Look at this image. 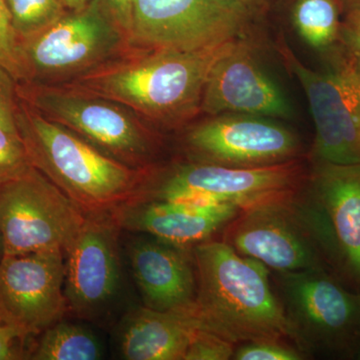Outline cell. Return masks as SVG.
Here are the masks:
<instances>
[{
	"mask_svg": "<svg viewBox=\"0 0 360 360\" xmlns=\"http://www.w3.org/2000/svg\"><path fill=\"white\" fill-rule=\"evenodd\" d=\"M231 41L198 51L129 47L63 84L122 104L144 122L180 127L200 112L210 68Z\"/></svg>",
	"mask_w": 360,
	"mask_h": 360,
	"instance_id": "1",
	"label": "cell"
},
{
	"mask_svg": "<svg viewBox=\"0 0 360 360\" xmlns=\"http://www.w3.org/2000/svg\"><path fill=\"white\" fill-rule=\"evenodd\" d=\"M193 253L196 309L206 328L234 345L290 338L283 305L264 264L239 255L224 241H205L193 246Z\"/></svg>",
	"mask_w": 360,
	"mask_h": 360,
	"instance_id": "2",
	"label": "cell"
},
{
	"mask_svg": "<svg viewBox=\"0 0 360 360\" xmlns=\"http://www.w3.org/2000/svg\"><path fill=\"white\" fill-rule=\"evenodd\" d=\"M16 122L32 167L84 212H108L137 200L153 174L105 155L20 97Z\"/></svg>",
	"mask_w": 360,
	"mask_h": 360,
	"instance_id": "3",
	"label": "cell"
},
{
	"mask_svg": "<svg viewBox=\"0 0 360 360\" xmlns=\"http://www.w3.org/2000/svg\"><path fill=\"white\" fill-rule=\"evenodd\" d=\"M18 96L51 122L137 169H153L160 134L122 104L65 84H21Z\"/></svg>",
	"mask_w": 360,
	"mask_h": 360,
	"instance_id": "4",
	"label": "cell"
},
{
	"mask_svg": "<svg viewBox=\"0 0 360 360\" xmlns=\"http://www.w3.org/2000/svg\"><path fill=\"white\" fill-rule=\"evenodd\" d=\"M20 41L25 84L47 85L70 82L130 47L129 35L101 0L66 13Z\"/></svg>",
	"mask_w": 360,
	"mask_h": 360,
	"instance_id": "5",
	"label": "cell"
},
{
	"mask_svg": "<svg viewBox=\"0 0 360 360\" xmlns=\"http://www.w3.org/2000/svg\"><path fill=\"white\" fill-rule=\"evenodd\" d=\"M274 283L288 338L303 354L352 355L360 340V293L328 269L276 272Z\"/></svg>",
	"mask_w": 360,
	"mask_h": 360,
	"instance_id": "6",
	"label": "cell"
},
{
	"mask_svg": "<svg viewBox=\"0 0 360 360\" xmlns=\"http://www.w3.org/2000/svg\"><path fill=\"white\" fill-rule=\"evenodd\" d=\"M304 165L293 160L269 167L239 168L210 163H180L162 174L155 170L137 200L214 205L245 208L292 193L307 180Z\"/></svg>",
	"mask_w": 360,
	"mask_h": 360,
	"instance_id": "7",
	"label": "cell"
},
{
	"mask_svg": "<svg viewBox=\"0 0 360 360\" xmlns=\"http://www.w3.org/2000/svg\"><path fill=\"white\" fill-rule=\"evenodd\" d=\"M298 191L243 208L224 227V243L274 272L328 269Z\"/></svg>",
	"mask_w": 360,
	"mask_h": 360,
	"instance_id": "8",
	"label": "cell"
},
{
	"mask_svg": "<svg viewBox=\"0 0 360 360\" xmlns=\"http://www.w3.org/2000/svg\"><path fill=\"white\" fill-rule=\"evenodd\" d=\"M86 214L32 167L0 188L1 255L65 250Z\"/></svg>",
	"mask_w": 360,
	"mask_h": 360,
	"instance_id": "9",
	"label": "cell"
},
{
	"mask_svg": "<svg viewBox=\"0 0 360 360\" xmlns=\"http://www.w3.org/2000/svg\"><path fill=\"white\" fill-rule=\"evenodd\" d=\"M251 21L224 0H134L129 45L198 51L248 39Z\"/></svg>",
	"mask_w": 360,
	"mask_h": 360,
	"instance_id": "10",
	"label": "cell"
},
{
	"mask_svg": "<svg viewBox=\"0 0 360 360\" xmlns=\"http://www.w3.org/2000/svg\"><path fill=\"white\" fill-rule=\"evenodd\" d=\"M276 51L302 85L314 118V162L360 163V73L328 68L319 72L303 65L279 39Z\"/></svg>",
	"mask_w": 360,
	"mask_h": 360,
	"instance_id": "11",
	"label": "cell"
},
{
	"mask_svg": "<svg viewBox=\"0 0 360 360\" xmlns=\"http://www.w3.org/2000/svg\"><path fill=\"white\" fill-rule=\"evenodd\" d=\"M298 191L328 264L360 286V163L314 162Z\"/></svg>",
	"mask_w": 360,
	"mask_h": 360,
	"instance_id": "12",
	"label": "cell"
},
{
	"mask_svg": "<svg viewBox=\"0 0 360 360\" xmlns=\"http://www.w3.org/2000/svg\"><path fill=\"white\" fill-rule=\"evenodd\" d=\"M265 116L224 113L208 116L191 127L184 146L191 161L222 167H269L297 160V135Z\"/></svg>",
	"mask_w": 360,
	"mask_h": 360,
	"instance_id": "13",
	"label": "cell"
},
{
	"mask_svg": "<svg viewBox=\"0 0 360 360\" xmlns=\"http://www.w3.org/2000/svg\"><path fill=\"white\" fill-rule=\"evenodd\" d=\"M65 250L0 257V317L23 340L40 335L68 311Z\"/></svg>",
	"mask_w": 360,
	"mask_h": 360,
	"instance_id": "14",
	"label": "cell"
},
{
	"mask_svg": "<svg viewBox=\"0 0 360 360\" xmlns=\"http://www.w3.org/2000/svg\"><path fill=\"white\" fill-rule=\"evenodd\" d=\"M120 231L110 212L87 213L65 250L68 311L92 319L115 297L122 277Z\"/></svg>",
	"mask_w": 360,
	"mask_h": 360,
	"instance_id": "15",
	"label": "cell"
},
{
	"mask_svg": "<svg viewBox=\"0 0 360 360\" xmlns=\"http://www.w3.org/2000/svg\"><path fill=\"white\" fill-rule=\"evenodd\" d=\"M200 112L240 113L288 120L292 108L281 87L258 63L255 45L236 39L213 63L206 79Z\"/></svg>",
	"mask_w": 360,
	"mask_h": 360,
	"instance_id": "16",
	"label": "cell"
},
{
	"mask_svg": "<svg viewBox=\"0 0 360 360\" xmlns=\"http://www.w3.org/2000/svg\"><path fill=\"white\" fill-rule=\"evenodd\" d=\"M241 210L232 203L195 205L136 200L117 206L110 213L122 229L193 248L231 224Z\"/></svg>",
	"mask_w": 360,
	"mask_h": 360,
	"instance_id": "17",
	"label": "cell"
},
{
	"mask_svg": "<svg viewBox=\"0 0 360 360\" xmlns=\"http://www.w3.org/2000/svg\"><path fill=\"white\" fill-rule=\"evenodd\" d=\"M129 257L144 307L158 311L196 307L198 279L193 248L150 236L130 243Z\"/></svg>",
	"mask_w": 360,
	"mask_h": 360,
	"instance_id": "18",
	"label": "cell"
},
{
	"mask_svg": "<svg viewBox=\"0 0 360 360\" xmlns=\"http://www.w3.org/2000/svg\"><path fill=\"white\" fill-rule=\"evenodd\" d=\"M196 307L186 310L141 307L127 315L120 330V354L127 360H184L201 328Z\"/></svg>",
	"mask_w": 360,
	"mask_h": 360,
	"instance_id": "19",
	"label": "cell"
},
{
	"mask_svg": "<svg viewBox=\"0 0 360 360\" xmlns=\"http://www.w3.org/2000/svg\"><path fill=\"white\" fill-rule=\"evenodd\" d=\"M343 15L340 0H293L291 6V22L298 37L328 63L340 45Z\"/></svg>",
	"mask_w": 360,
	"mask_h": 360,
	"instance_id": "20",
	"label": "cell"
},
{
	"mask_svg": "<svg viewBox=\"0 0 360 360\" xmlns=\"http://www.w3.org/2000/svg\"><path fill=\"white\" fill-rule=\"evenodd\" d=\"M27 359L33 360H98L103 345L89 329L59 321L40 333Z\"/></svg>",
	"mask_w": 360,
	"mask_h": 360,
	"instance_id": "21",
	"label": "cell"
},
{
	"mask_svg": "<svg viewBox=\"0 0 360 360\" xmlns=\"http://www.w3.org/2000/svg\"><path fill=\"white\" fill-rule=\"evenodd\" d=\"M20 40L37 34L66 13L61 0H6Z\"/></svg>",
	"mask_w": 360,
	"mask_h": 360,
	"instance_id": "22",
	"label": "cell"
},
{
	"mask_svg": "<svg viewBox=\"0 0 360 360\" xmlns=\"http://www.w3.org/2000/svg\"><path fill=\"white\" fill-rule=\"evenodd\" d=\"M0 68L8 72L18 84H25L21 41L14 30L6 0H0Z\"/></svg>",
	"mask_w": 360,
	"mask_h": 360,
	"instance_id": "23",
	"label": "cell"
},
{
	"mask_svg": "<svg viewBox=\"0 0 360 360\" xmlns=\"http://www.w3.org/2000/svg\"><path fill=\"white\" fill-rule=\"evenodd\" d=\"M32 167L20 131L0 125V188Z\"/></svg>",
	"mask_w": 360,
	"mask_h": 360,
	"instance_id": "24",
	"label": "cell"
},
{
	"mask_svg": "<svg viewBox=\"0 0 360 360\" xmlns=\"http://www.w3.org/2000/svg\"><path fill=\"white\" fill-rule=\"evenodd\" d=\"M328 65L360 73V14L343 15L340 45Z\"/></svg>",
	"mask_w": 360,
	"mask_h": 360,
	"instance_id": "25",
	"label": "cell"
},
{
	"mask_svg": "<svg viewBox=\"0 0 360 360\" xmlns=\"http://www.w3.org/2000/svg\"><path fill=\"white\" fill-rule=\"evenodd\" d=\"M236 345L207 328H201L187 350L184 360H227L233 357Z\"/></svg>",
	"mask_w": 360,
	"mask_h": 360,
	"instance_id": "26",
	"label": "cell"
},
{
	"mask_svg": "<svg viewBox=\"0 0 360 360\" xmlns=\"http://www.w3.org/2000/svg\"><path fill=\"white\" fill-rule=\"evenodd\" d=\"M305 355L298 348L291 347L283 341L262 340L243 343L234 352L236 360H300Z\"/></svg>",
	"mask_w": 360,
	"mask_h": 360,
	"instance_id": "27",
	"label": "cell"
},
{
	"mask_svg": "<svg viewBox=\"0 0 360 360\" xmlns=\"http://www.w3.org/2000/svg\"><path fill=\"white\" fill-rule=\"evenodd\" d=\"M18 85L14 78L0 68V125L16 130L20 106Z\"/></svg>",
	"mask_w": 360,
	"mask_h": 360,
	"instance_id": "28",
	"label": "cell"
},
{
	"mask_svg": "<svg viewBox=\"0 0 360 360\" xmlns=\"http://www.w3.org/2000/svg\"><path fill=\"white\" fill-rule=\"evenodd\" d=\"M18 341H23L20 333L0 317V360L21 359L20 352L15 348Z\"/></svg>",
	"mask_w": 360,
	"mask_h": 360,
	"instance_id": "29",
	"label": "cell"
},
{
	"mask_svg": "<svg viewBox=\"0 0 360 360\" xmlns=\"http://www.w3.org/2000/svg\"><path fill=\"white\" fill-rule=\"evenodd\" d=\"M101 1L129 35L130 25H131L134 0H101Z\"/></svg>",
	"mask_w": 360,
	"mask_h": 360,
	"instance_id": "30",
	"label": "cell"
},
{
	"mask_svg": "<svg viewBox=\"0 0 360 360\" xmlns=\"http://www.w3.org/2000/svg\"><path fill=\"white\" fill-rule=\"evenodd\" d=\"M224 1L229 2L241 13L246 14L251 20H255L260 14L264 13L274 0H224Z\"/></svg>",
	"mask_w": 360,
	"mask_h": 360,
	"instance_id": "31",
	"label": "cell"
},
{
	"mask_svg": "<svg viewBox=\"0 0 360 360\" xmlns=\"http://www.w3.org/2000/svg\"><path fill=\"white\" fill-rule=\"evenodd\" d=\"M343 13L360 14V0H340Z\"/></svg>",
	"mask_w": 360,
	"mask_h": 360,
	"instance_id": "32",
	"label": "cell"
},
{
	"mask_svg": "<svg viewBox=\"0 0 360 360\" xmlns=\"http://www.w3.org/2000/svg\"><path fill=\"white\" fill-rule=\"evenodd\" d=\"M61 1L70 11H75V9L82 8V7L87 6L90 2L94 1V0H61Z\"/></svg>",
	"mask_w": 360,
	"mask_h": 360,
	"instance_id": "33",
	"label": "cell"
},
{
	"mask_svg": "<svg viewBox=\"0 0 360 360\" xmlns=\"http://www.w3.org/2000/svg\"><path fill=\"white\" fill-rule=\"evenodd\" d=\"M350 356L354 357V359H360V340L357 342V345H355L354 349L352 350V354Z\"/></svg>",
	"mask_w": 360,
	"mask_h": 360,
	"instance_id": "34",
	"label": "cell"
}]
</instances>
